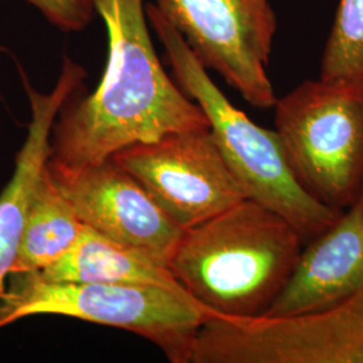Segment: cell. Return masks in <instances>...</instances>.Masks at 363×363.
Instances as JSON below:
<instances>
[{"label": "cell", "instance_id": "ba28073f", "mask_svg": "<svg viewBox=\"0 0 363 363\" xmlns=\"http://www.w3.org/2000/svg\"><path fill=\"white\" fill-rule=\"evenodd\" d=\"M111 159L183 230L247 198L210 128L133 144Z\"/></svg>", "mask_w": 363, "mask_h": 363}, {"label": "cell", "instance_id": "277c9868", "mask_svg": "<svg viewBox=\"0 0 363 363\" xmlns=\"http://www.w3.org/2000/svg\"><path fill=\"white\" fill-rule=\"evenodd\" d=\"M35 315H60L127 330L151 340L169 362L189 363L195 335L214 313L186 291L155 286L50 281L11 274L0 328Z\"/></svg>", "mask_w": 363, "mask_h": 363}, {"label": "cell", "instance_id": "6da1fadb", "mask_svg": "<svg viewBox=\"0 0 363 363\" xmlns=\"http://www.w3.org/2000/svg\"><path fill=\"white\" fill-rule=\"evenodd\" d=\"M108 37L97 89L66 101L52 130V169L99 164L133 144L169 133L208 130L201 106L167 76L156 55L143 0H93Z\"/></svg>", "mask_w": 363, "mask_h": 363}, {"label": "cell", "instance_id": "3957f363", "mask_svg": "<svg viewBox=\"0 0 363 363\" xmlns=\"http://www.w3.org/2000/svg\"><path fill=\"white\" fill-rule=\"evenodd\" d=\"M145 16L163 45L175 82L203 111L220 154L245 196L284 217L304 242L333 226L343 211L320 203L301 187L277 132L259 127L228 100L155 4L145 6Z\"/></svg>", "mask_w": 363, "mask_h": 363}, {"label": "cell", "instance_id": "9a60e30c", "mask_svg": "<svg viewBox=\"0 0 363 363\" xmlns=\"http://www.w3.org/2000/svg\"><path fill=\"white\" fill-rule=\"evenodd\" d=\"M64 33H79L96 16L93 0H26Z\"/></svg>", "mask_w": 363, "mask_h": 363}, {"label": "cell", "instance_id": "7c38bea8", "mask_svg": "<svg viewBox=\"0 0 363 363\" xmlns=\"http://www.w3.org/2000/svg\"><path fill=\"white\" fill-rule=\"evenodd\" d=\"M37 273L50 281L136 284L186 291L169 267L88 226L76 247Z\"/></svg>", "mask_w": 363, "mask_h": 363}, {"label": "cell", "instance_id": "7a4b0ae2", "mask_svg": "<svg viewBox=\"0 0 363 363\" xmlns=\"http://www.w3.org/2000/svg\"><path fill=\"white\" fill-rule=\"evenodd\" d=\"M303 238L288 220L249 198L186 229L169 269L217 316H262L294 272Z\"/></svg>", "mask_w": 363, "mask_h": 363}, {"label": "cell", "instance_id": "9c48e42d", "mask_svg": "<svg viewBox=\"0 0 363 363\" xmlns=\"http://www.w3.org/2000/svg\"><path fill=\"white\" fill-rule=\"evenodd\" d=\"M48 169L85 226L169 267L184 230L112 159L77 169Z\"/></svg>", "mask_w": 363, "mask_h": 363}, {"label": "cell", "instance_id": "8fae6325", "mask_svg": "<svg viewBox=\"0 0 363 363\" xmlns=\"http://www.w3.org/2000/svg\"><path fill=\"white\" fill-rule=\"evenodd\" d=\"M85 77L84 67L69 57H64L61 74L50 93L35 91L22 73L31 120L26 140L15 157L13 177L0 194V306L18 256L31 196L50 157L52 125L66 101L81 89Z\"/></svg>", "mask_w": 363, "mask_h": 363}, {"label": "cell", "instance_id": "8992f818", "mask_svg": "<svg viewBox=\"0 0 363 363\" xmlns=\"http://www.w3.org/2000/svg\"><path fill=\"white\" fill-rule=\"evenodd\" d=\"M189 363H363V291L294 316L213 315L198 330Z\"/></svg>", "mask_w": 363, "mask_h": 363}, {"label": "cell", "instance_id": "5bb4252c", "mask_svg": "<svg viewBox=\"0 0 363 363\" xmlns=\"http://www.w3.org/2000/svg\"><path fill=\"white\" fill-rule=\"evenodd\" d=\"M319 77L363 79V0H339Z\"/></svg>", "mask_w": 363, "mask_h": 363}, {"label": "cell", "instance_id": "52a82bcc", "mask_svg": "<svg viewBox=\"0 0 363 363\" xmlns=\"http://www.w3.org/2000/svg\"><path fill=\"white\" fill-rule=\"evenodd\" d=\"M155 6L202 65L252 106L272 109L277 97L267 69L277 16L269 0H156Z\"/></svg>", "mask_w": 363, "mask_h": 363}, {"label": "cell", "instance_id": "30bf717a", "mask_svg": "<svg viewBox=\"0 0 363 363\" xmlns=\"http://www.w3.org/2000/svg\"><path fill=\"white\" fill-rule=\"evenodd\" d=\"M363 291V198L301 250L267 316L320 311Z\"/></svg>", "mask_w": 363, "mask_h": 363}, {"label": "cell", "instance_id": "4fadbf2b", "mask_svg": "<svg viewBox=\"0 0 363 363\" xmlns=\"http://www.w3.org/2000/svg\"><path fill=\"white\" fill-rule=\"evenodd\" d=\"M85 225L48 169L33 193L11 274L43 271L77 245Z\"/></svg>", "mask_w": 363, "mask_h": 363}, {"label": "cell", "instance_id": "5b68a950", "mask_svg": "<svg viewBox=\"0 0 363 363\" xmlns=\"http://www.w3.org/2000/svg\"><path fill=\"white\" fill-rule=\"evenodd\" d=\"M273 109L288 163L312 198L339 211L363 198V79H306Z\"/></svg>", "mask_w": 363, "mask_h": 363}]
</instances>
